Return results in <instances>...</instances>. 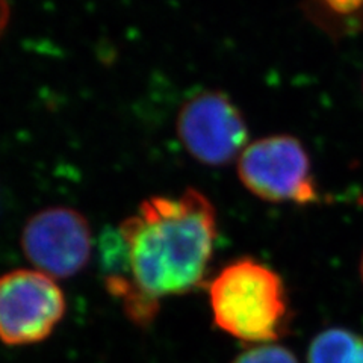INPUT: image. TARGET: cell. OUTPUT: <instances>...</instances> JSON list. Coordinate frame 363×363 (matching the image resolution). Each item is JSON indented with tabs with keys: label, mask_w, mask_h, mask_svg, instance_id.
Instances as JSON below:
<instances>
[{
	"label": "cell",
	"mask_w": 363,
	"mask_h": 363,
	"mask_svg": "<svg viewBox=\"0 0 363 363\" xmlns=\"http://www.w3.org/2000/svg\"><path fill=\"white\" fill-rule=\"evenodd\" d=\"M217 235L213 204L196 188L144 200L101 240L108 291L133 323L150 324L159 300L201 285Z\"/></svg>",
	"instance_id": "1"
},
{
	"label": "cell",
	"mask_w": 363,
	"mask_h": 363,
	"mask_svg": "<svg viewBox=\"0 0 363 363\" xmlns=\"http://www.w3.org/2000/svg\"><path fill=\"white\" fill-rule=\"evenodd\" d=\"M213 323L250 344H274L286 333V289L274 269L252 257L224 267L209 286Z\"/></svg>",
	"instance_id": "2"
},
{
	"label": "cell",
	"mask_w": 363,
	"mask_h": 363,
	"mask_svg": "<svg viewBox=\"0 0 363 363\" xmlns=\"http://www.w3.org/2000/svg\"><path fill=\"white\" fill-rule=\"evenodd\" d=\"M236 173L247 191L269 203L308 204L316 200L311 159L291 135H271L248 144L238 157Z\"/></svg>",
	"instance_id": "3"
},
{
	"label": "cell",
	"mask_w": 363,
	"mask_h": 363,
	"mask_svg": "<svg viewBox=\"0 0 363 363\" xmlns=\"http://www.w3.org/2000/svg\"><path fill=\"white\" fill-rule=\"evenodd\" d=\"M64 313V294L50 276L37 269L0 276V340L6 345L41 342Z\"/></svg>",
	"instance_id": "4"
},
{
	"label": "cell",
	"mask_w": 363,
	"mask_h": 363,
	"mask_svg": "<svg viewBox=\"0 0 363 363\" xmlns=\"http://www.w3.org/2000/svg\"><path fill=\"white\" fill-rule=\"evenodd\" d=\"M177 136L196 161L223 167L240 157L248 141L242 113L221 91H203L182 105Z\"/></svg>",
	"instance_id": "5"
},
{
	"label": "cell",
	"mask_w": 363,
	"mask_h": 363,
	"mask_svg": "<svg viewBox=\"0 0 363 363\" xmlns=\"http://www.w3.org/2000/svg\"><path fill=\"white\" fill-rule=\"evenodd\" d=\"M21 248L37 271L52 279H68L86 267L93 252V233L79 211L45 208L23 227Z\"/></svg>",
	"instance_id": "6"
},
{
	"label": "cell",
	"mask_w": 363,
	"mask_h": 363,
	"mask_svg": "<svg viewBox=\"0 0 363 363\" xmlns=\"http://www.w3.org/2000/svg\"><path fill=\"white\" fill-rule=\"evenodd\" d=\"M303 14L335 41L363 33V0H303Z\"/></svg>",
	"instance_id": "7"
},
{
	"label": "cell",
	"mask_w": 363,
	"mask_h": 363,
	"mask_svg": "<svg viewBox=\"0 0 363 363\" xmlns=\"http://www.w3.org/2000/svg\"><path fill=\"white\" fill-rule=\"evenodd\" d=\"M308 363H363V336L345 327H328L311 340Z\"/></svg>",
	"instance_id": "8"
},
{
	"label": "cell",
	"mask_w": 363,
	"mask_h": 363,
	"mask_svg": "<svg viewBox=\"0 0 363 363\" xmlns=\"http://www.w3.org/2000/svg\"><path fill=\"white\" fill-rule=\"evenodd\" d=\"M232 363H300V360L283 345L259 344L244 351Z\"/></svg>",
	"instance_id": "9"
},
{
	"label": "cell",
	"mask_w": 363,
	"mask_h": 363,
	"mask_svg": "<svg viewBox=\"0 0 363 363\" xmlns=\"http://www.w3.org/2000/svg\"><path fill=\"white\" fill-rule=\"evenodd\" d=\"M9 21V6L6 0H0V35H2L4 30L8 26Z\"/></svg>",
	"instance_id": "10"
},
{
	"label": "cell",
	"mask_w": 363,
	"mask_h": 363,
	"mask_svg": "<svg viewBox=\"0 0 363 363\" xmlns=\"http://www.w3.org/2000/svg\"><path fill=\"white\" fill-rule=\"evenodd\" d=\"M359 271H360V279H362V283H363V253H362V257H360V265H359Z\"/></svg>",
	"instance_id": "11"
}]
</instances>
